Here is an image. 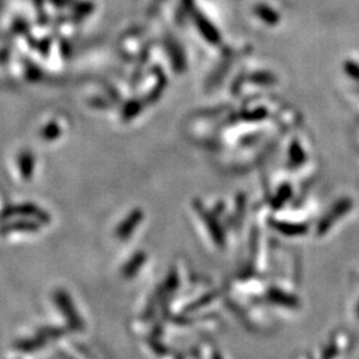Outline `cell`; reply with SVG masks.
Instances as JSON below:
<instances>
[{
	"mask_svg": "<svg viewBox=\"0 0 359 359\" xmlns=\"http://www.w3.org/2000/svg\"><path fill=\"white\" fill-rule=\"evenodd\" d=\"M216 359H219V358H216Z\"/></svg>",
	"mask_w": 359,
	"mask_h": 359,
	"instance_id": "6da1fadb",
	"label": "cell"
}]
</instances>
